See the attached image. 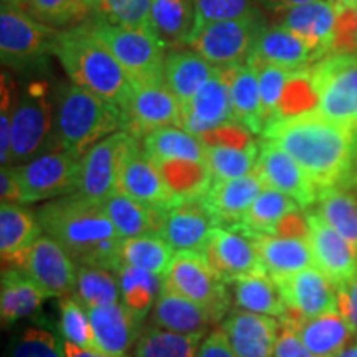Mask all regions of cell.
<instances>
[{
    "instance_id": "ee69618b",
    "label": "cell",
    "mask_w": 357,
    "mask_h": 357,
    "mask_svg": "<svg viewBox=\"0 0 357 357\" xmlns=\"http://www.w3.org/2000/svg\"><path fill=\"white\" fill-rule=\"evenodd\" d=\"M153 0H95L91 15L113 25L153 32Z\"/></svg>"
},
{
    "instance_id": "7bdbcfd3",
    "label": "cell",
    "mask_w": 357,
    "mask_h": 357,
    "mask_svg": "<svg viewBox=\"0 0 357 357\" xmlns=\"http://www.w3.org/2000/svg\"><path fill=\"white\" fill-rule=\"evenodd\" d=\"M73 296L86 310L121 303L118 275L96 266H78Z\"/></svg>"
},
{
    "instance_id": "4dcf8cb0",
    "label": "cell",
    "mask_w": 357,
    "mask_h": 357,
    "mask_svg": "<svg viewBox=\"0 0 357 357\" xmlns=\"http://www.w3.org/2000/svg\"><path fill=\"white\" fill-rule=\"evenodd\" d=\"M218 66H213L197 52L171 48L166 56L164 82L182 106L208 83Z\"/></svg>"
},
{
    "instance_id": "816d5d0a",
    "label": "cell",
    "mask_w": 357,
    "mask_h": 357,
    "mask_svg": "<svg viewBox=\"0 0 357 357\" xmlns=\"http://www.w3.org/2000/svg\"><path fill=\"white\" fill-rule=\"evenodd\" d=\"M278 321L280 331L275 346V357H316L301 341V337L291 328V324L284 319Z\"/></svg>"
},
{
    "instance_id": "f6af8a7d",
    "label": "cell",
    "mask_w": 357,
    "mask_h": 357,
    "mask_svg": "<svg viewBox=\"0 0 357 357\" xmlns=\"http://www.w3.org/2000/svg\"><path fill=\"white\" fill-rule=\"evenodd\" d=\"M26 12L43 24L66 30L86 22L91 7L86 0H29Z\"/></svg>"
},
{
    "instance_id": "277c9868",
    "label": "cell",
    "mask_w": 357,
    "mask_h": 357,
    "mask_svg": "<svg viewBox=\"0 0 357 357\" xmlns=\"http://www.w3.org/2000/svg\"><path fill=\"white\" fill-rule=\"evenodd\" d=\"M53 101L58 147L75 158L82 159L88 149L123 129L121 111L75 83L58 84Z\"/></svg>"
},
{
    "instance_id": "9a60e30c",
    "label": "cell",
    "mask_w": 357,
    "mask_h": 357,
    "mask_svg": "<svg viewBox=\"0 0 357 357\" xmlns=\"http://www.w3.org/2000/svg\"><path fill=\"white\" fill-rule=\"evenodd\" d=\"M306 220L314 268L336 288L357 276V250L316 211L307 212Z\"/></svg>"
},
{
    "instance_id": "db71d44e",
    "label": "cell",
    "mask_w": 357,
    "mask_h": 357,
    "mask_svg": "<svg viewBox=\"0 0 357 357\" xmlns=\"http://www.w3.org/2000/svg\"><path fill=\"white\" fill-rule=\"evenodd\" d=\"M199 357H238V354L231 347L225 331L220 328L205 336L202 346H200Z\"/></svg>"
},
{
    "instance_id": "7c38bea8",
    "label": "cell",
    "mask_w": 357,
    "mask_h": 357,
    "mask_svg": "<svg viewBox=\"0 0 357 357\" xmlns=\"http://www.w3.org/2000/svg\"><path fill=\"white\" fill-rule=\"evenodd\" d=\"M136 141V137L121 129L88 149L82 158L78 194L102 204L119 192L124 158Z\"/></svg>"
},
{
    "instance_id": "6da1fadb",
    "label": "cell",
    "mask_w": 357,
    "mask_h": 357,
    "mask_svg": "<svg viewBox=\"0 0 357 357\" xmlns=\"http://www.w3.org/2000/svg\"><path fill=\"white\" fill-rule=\"evenodd\" d=\"M261 136L287 151L318 190L341 187L351 169L356 134L314 109L271 121Z\"/></svg>"
},
{
    "instance_id": "603a6c76",
    "label": "cell",
    "mask_w": 357,
    "mask_h": 357,
    "mask_svg": "<svg viewBox=\"0 0 357 357\" xmlns=\"http://www.w3.org/2000/svg\"><path fill=\"white\" fill-rule=\"evenodd\" d=\"M318 61V56L301 37L283 25L265 26L250 53L248 63L273 65L284 70H306Z\"/></svg>"
},
{
    "instance_id": "3957f363",
    "label": "cell",
    "mask_w": 357,
    "mask_h": 357,
    "mask_svg": "<svg viewBox=\"0 0 357 357\" xmlns=\"http://www.w3.org/2000/svg\"><path fill=\"white\" fill-rule=\"evenodd\" d=\"M55 58L71 83L100 96L123 113L132 95V83L86 22L61 30L56 40Z\"/></svg>"
},
{
    "instance_id": "5b68a950",
    "label": "cell",
    "mask_w": 357,
    "mask_h": 357,
    "mask_svg": "<svg viewBox=\"0 0 357 357\" xmlns=\"http://www.w3.org/2000/svg\"><path fill=\"white\" fill-rule=\"evenodd\" d=\"M60 149L55 136V101L43 79L30 82L17 95L12 119L10 166H22L38 155Z\"/></svg>"
},
{
    "instance_id": "91938a15",
    "label": "cell",
    "mask_w": 357,
    "mask_h": 357,
    "mask_svg": "<svg viewBox=\"0 0 357 357\" xmlns=\"http://www.w3.org/2000/svg\"><path fill=\"white\" fill-rule=\"evenodd\" d=\"M337 357H357V342L356 344H349L344 351L341 352Z\"/></svg>"
},
{
    "instance_id": "9c48e42d",
    "label": "cell",
    "mask_w": 357,
    "mask_h": 357,
    "mask_svg": "<svg viewBox=\"0 0 357 357\" xmlns=\"http://www.w3.org/2000/svg\"><path fill=\"white\" fill-rule=\"evenodd\" d=\"M265 26L257 12L242 19L213 22L197 26L187 47L202 55L213 66L230 68L247 63L258 35Z\"/></svg>"
},
{
    "instance_id": "f546056e",
    "label": "cell",
    "mask_w": 357,
    "mask_h": 357,
    "mask_svg": "<svg viewBox=\"0 0 357 357\" xmlns=\"http://www.w3.org/2000/svg\"><path fill=\"white\" fill-rule=\"evenodd\" d=\"M229 79L234 121L247 129L250 134H263L265 131V114H263L258 71L247 63L223 68Z\"/></svg>"
},
{
    "instance_id": "9f6ffc18",
    "label": "cell",
    "mask_w": 357,
    "mask_h": 357,
    "mask_svg": "<svg viewBox=\"0 0 357 357\" xmlns=\"http://www.w3.org/2000/svg\"><path fill=\"white\" fill-rule=\"evenodd\" d=\"M266 10L271 12H284L289 10V8L303 6V3H310V2H318V0H258Z\"/></svg>"
},
{
    "instance_id": "d6a6232c",
    "label": "cell",
    "mask_w": 357,
    "mask_h": 357,
    "mask_svg": "<svg viewBox=\"0 0 357 357\" xmlns=\"http://www.w3.org/2000/svg\"><path fill=\"white\" fill-rule=\"evenodd\" d=\"M45 294L24 270H2L0 281V318L2 326L37 314L42 307Z\"/></svg>"
},
{
    "instance_id": "680465c9",
    "label": "cell",
    "mask_w": 357,
    "mask_h": 357,
    "mask_svg": "<svg viewBox=\"0 0 357 357\" xmlns=\"http://www.w3.org/2000/svg\"><path fill=\"white\" fill-rule=\"evenodd\" d=\"M341 189H346L349 192H357V134H356V144H354V154H352V162H351V169L347 172V176L342 182Z\"/></svg>"
},
{
    "instance_id": "b9f144b4",
    "label": "cell",
    "mask_w": 357,
    "mask_h": 357,
    "mask_svg": "<svg viewBox=\"0 0 357 357\" xmlns=\"http://www.w3.org/2000/svg\"><path fill=\"white\" fill-rule=\"evenodd\" d=\"M314 211L357 250V199L341 187L319 190Z\"/></svg>"
},
{
    "instance_id": "ac0fdd59",
    "label": "cell",
    "mask_w": 357,
    "mask_h": 357,
    "mask_svg": "<svg viewBox=\"0 0 357 357\" xmlns=\"http://www.w3.org/2000/svg\"><path fill=\"white\" fill-rule=\"evenodd\" d=\"M255 171L260 174L266 187L283 192L301 207L316 204L318 187L312 184L300 164L273 141L265 137L260 141V155Z\"/></svg>"
},
{
    "instance_id": "e0dca14e",
    "label": "cell",
    "mask_w": 357,
    "mask_h": 357,
    "mask_svg": "<svg viewBox=\"0 0 357 357\" xmlns=\"http://www.w3.org/2000/svg\"><path fill=\"white\" fill-rule=\"evenodd\" d=\"M202 257L225 284L235 283L250 275L265 273L252 240L238 231L222 227L212 230Z\"/></svg>"
},
{
    "instance_id": "1f68e13d",
    "label": "cell",
    "mask_w": 357,
    "mask_h": 357,
    "mask_svg": "<svg viewBox=\"0 0 357 357\" xmlns=\"http://www.w3.org/2000/svg\"><path fill=\"white\" fill-rule=\"evenodd\" d=\"M142 149L155 164L207 162L205 142L182 126H166L149 132L142 139Z\"/></svg>"
},
{
    "instance_id": "d4e9b609",
    "label": "cell",
    "mask_w": 357,
    "mask_h": 357,
    "mask_svg": "<svg viewBox=\"0 0 357 357\" xmlns=\"http://www.w3.org/2000/svg\"><path fill=\"white\" fill-rule=\"evenodd\" d=\"M280 319L291 324L316 357H337L351 344V339L356 334L339 310L323 312L314 318H298L287 311Z\"/></svg>"
},
{
    "instance_id": "f35d334b",
    "label": "cell",
    "mask_w": 357,
    "mask_h": 357,
    "mask_svg": "<svg viewBox=\"0 0 357 357\" xmlns=\"http://www.w3.org/2000/svg\"><path fill=\"white\" fill-rule=\"evenodd\" d=\"M207 334H182L151 326L142 329L132 347L134 357H199Z\"/></svg>"
},
{
    "instance_id": "ffe728a7",
    "label": "cell",
    "mask_w": 357,
    "mask_h": 357,
    "mask_svg": "<svg viewBox=\"0 0 357 357\" xmlns=\"http://www.w3.org/2000/svg\"><path fill=\"white\" fill-rule=\"evenodd\" d=\"M229 124H235L229 79L223 68H217L208 83L182 106L181 126L202 137Z\"/></svg>"
},
{
    "instance_id": "8992f818",
    "label": "cell",
    "mask_w": 357,
    "mask_h": 357,
    "mask_svg": "<svg viewBox=\"0 0 357 357\" xmlns=\"http://www.w3.org/2000/svg\"><path fill=\"white\" fill-rule=\"evenodd\" d=\"M61 30L35 19L25 8L2 3L0 8V58L6 68L19 73L37 71L55 56Z\"/></svg>"
},
{
    "instance_id": "94428289",
    "label": "cell",
    "mask_w": 357,
    "mask_h": 357,
    "mask_svg": "<svg viewBox=\"0 0 357 357\" xmlns=\"http://www.w3.org/2000/svg\"><path fill=\"white\" fill-rule=\"evenodd\" d=\"M2 3H7V6H13V7H20L25 8L29 7V0H2Z\"/></svg>"
},
{
    "instance_id": "ab89813d",
    "label": "cell",
    "mask_w": 357,
    "mask_h": 357,
    "mask_svg": "<svg viewBox=\"0 0 357 357\" xmlns=\"http://www.w3.org/2000/svg\"><path fill=\"white\" fill-rule=\"evenodd\" d=\"M116 275L121 289V303L142 321L162 291V276L137 266H121Z\"/></svg>"
},
{
    "instance_id": "74e56055",
    "label": "cell",
    "mask_w": 357,
    "mask_h": 357,
    "mask_svg": "<svg viewBox=\"0 0 357 357\" xmlns=\"http://www.w3.org/2000/svg\"><path fill=\"white\" fill-rule=\"evenodd\" d=\"M236 310L265 314L280 319L287 312V305L275 280L266 273L250 275L234 283Z\"/></svg>"
},
{
    "instance_id": "8fae6325",
    "label": "cell",
    "mask_w": 357,
    "mask_h": 357,
    "mask_svg": "<svg viewBox=\"0 0 357 357\" xmlns=\"http://www.w3.org/2000/svg\"><path fill=\"white\" fill-rule=\"evenodd\" d=\"M162 280L169 291L211 307L223 318L229 314L231 300L225 283L199 253H176Z\"/></svg>"
},
{
    "instance_id": "2e32d148",
    "label": "cell",
    "mask_w": 357,
    "mask_h": 357,
    "mask_svg": "<svg viewBox=\"0 0 357 357\" xmlns=\"http://www.w3.org/2000/svg\"><path fill=\"white\" fill-rule=\"evenodd\" d=\"M119 192L159 212H167L178 204L162 172L144 153L139 139L134 142L124 158L119 176Z\"/></svg>"
},
{
    "instance_id": "83f0119b",
    "label": "cell",
    "mask_w": 357,
    "mask_h": 357,
    "mask_svg": "<svg viewBox=\"0 0 357 357\" xmlns=\"http://www.w3.org/2000/svg\"><path fill=\"white\" fill-rule=\"evenodd\" d=\"M250 240L255 245L265 273L275 281L314 266L310 243L303 236L260 235Z\"/></svg>"
},
{
    "instance_id": "e7e4bbea",
    "label": "cell",
    "mask_w": 357,
    "mask_h": 357,
    "mask_svg": "<svg viewBox=\"0 0 357 357\" xmlns=\"http://www.w3.org/2000/svg\"><path fill=\"white\" fill-rule=\"evenodd\" d=\"M86 2L89 3V7H91V8H93V6H95V0H86Z\"/></svg>"
},
{
    "instance_id": "6125c7cd",
    "label": "cell",
    "mask_w": 357,
    "mask_h": 357,
    "mask_svg": "<svg viewBox=\"0 0 357 357\" xmlns=\"http://www.w3.org/2000/svg\"><path fill=\"white\" fill-rule=\"evenodd\" d=\"M342 7H346L347 10L357 12V0H339Z\"/></svg>"
},
{
    "instance_id": "f907efd6",
    "label": "cell",
    "mask_w": 357,
    "mask_h": 357,
    "mask_svg": "<svg viewBox=\"0 0 357 357\" xmlns=\"http://www.w3.org/2000/svg\"><path fill=\"white\" fill-rule=\"evenodd\" d=\"M197 26L213 24V22L242 19L255 13L253 0H194Z\"/></svg>"
},
{
    "instance_id": "6f0895ef",
    "label": "cell",
    "mask_w": 357,
    "mask_h": 357,
    "mask_svg": "<svg viewBox=\"0 0 357 357\" xmlns=\"http://www.w3.org/2000/svg\"><path fill=\"white\" fill-rule=\"evenodd\" d=\"M63 346H65V357H128V356H111L102 351H95V349H83V347L71 344V342L65 341V339H63Z\"/></svg>"
},
{
    "instance_id": "30bf717a",
    "label": "cell",
    "mask_w": 357,
    "mask_h": 357,
    "mask_svg": "<svg viewBox=\"0 0 357 357\" xmlns=\"http://www.w3.org/2000/svg\"><path fill=\"white\" fill-rule=\"evenodd\" d=\"M15 169L20 178L24 205L35 204L78 192L82 159L63 149H55Z\"/></svg>"
},
{
    "instance_id": "60d3db41",
    "label": "cell",
    "mask_w": 357,
    "mask_h": 357,
    "mask_svg": "<svg viewBox=\"0 0 357 357\" xmlns=\"http://www.w3.org/2000/svg\"><path fill=\"white\" fill-rule=\"evenodd\" d=\"M174 255L176 252L159 234L124 238L119 247L121 266H137L159 276L166 275Z\"/></svg>"
},
{
    "instance_id": "d590c367",
    "label": "cell",
    "mask_w": 357,
    "mask_h": 357,
    "mask_svg": "<svg viewBox=\"0 0 357 357\" xmlns=\"http://www.w3.org/2000/svg\"><path fill=\"white\" fill-rule=\"evenodd\" d=\"M153 32L171 50L187 45L197 25L194 0H153Z\"/></svg>"
},
{
    "instance_id": "bcb514c9",
    "label": "cell",
    "mask_w": 357,
    "mask_h": 357,
    "mask_svg": "<svg viewBox=\"0 0 357 357\" xmlns=\"http://www.w3.org/2000/svg\"><path fill=\"white\" fill-rule=\"evenodd\" d=\"M252 65V63H250ZM258 71V83H260V95L265 114V128L278 116L288 89L293 79L296 78L298 71L284 70L273 65H253Z\"/></svg>"
},
{
    "instance_id": "44dd1931",
    "label": "cell",
    "mask_w": 357,
    "mask_h": 357,
    "mask_svg": "<svg viewBox=\"0 0 357 357\" xmlns=\"http://www.w3.org/2000/svg\"><path fill=\"white\" fill-rule=\"evenodd\" d=\"M287 311L298 318H314L323 312L337 310L336 287L318 268H307L275 281Z\"/></svg>"
},
{
    "instance_id": "f5cc1de1",
    "label": "cell",
    "mask_w": 357,
    "mask_h": 357,
    "mask_svg": "<svg viewBox=\"0 0 357 357\" xmlns=\"http://www.w3.org/2000/svg\"><path fill=\"white\" fill-rule=\"evenodd\" d=\"M337 291V310L349 323L352 331L357 334V276L347 281L344 284H339Z\"/></svg>"
},
{
    "instance_id": "484cf974",
    "label": "cell",
    "mask_w": 357,
    "mask_h": 357,
    "mask_svg": "<svg viewBox=\"0 0 357 357\" xmlns=\"http://www.w3.org/2000/svg\"><path fill=\"white\" fill-rule=\"evenodd\" d=\"M43 235L37 213L20 204L0 205V257L2 270H20L32 245Z\"/></svg>"
},
{
    "instance_id": "ba28073f",
    "label": "cell",
    "mask_w": 357,
    "mask_h": 357,
    "mask_svg": "<svg viewBox=\"0 0 357 357\" xmlns=\"http://www.w3.org/2000/svg\"><path fill=\"white\" fill-rule=\"evenodd\" d=\"M314 111L357 134V52L324 56L310 68Z\"/></svg>"
},
{
    "instance_id": "4316f807",
    "label": "cell",
    "mask_w": 357,
    "mask_h": 357,
    "mask_svg": "<svg viewBox=\"0 0 357 357\" xmlns=\"http://www.w3.org/2000/svg\"><path fill=\"white\" fill-rule=\"evenodd\" d=\"M100 351L111 356H128L139 337L141 321L123 303L88 310Z\"/></svg>"
},
{
    "instance_id": "f1b7e54d",
    "label": "cell",
    "mask_w": 357,
    "mask_h": 357,
    "mask_svg": "<svg viewBox=\"0 0 357 357\" xmlns=\"http://www.w3.org/2000/svg\"><path fill=\"white\" fill-rule=\"evenodd\" d=\"M220 319H223V316L211 307L187 300V298L169 291L166 288H162L158 301L153 306L154 326L174 333H207V329L217 324Z\"/></svg>"
},
{
    "instance_id": "681fc988",
    "label": "cell",
    "mask_w": 357,
    "mask_h": 357,
    "mask_svg": "<svg viewBox=\"0 0 357 357\" xmlns=\"http://www.w3.org/2000/svg\"><path fill=\"white\" fill-rule=\"evenodd\" d=\"M13 78L2 71L0 78V164L2 167L10 166L12 158V119L19 91H15Z\"/></svg>"
},
{
    "instance_id": "7dc6e473",
    "label": "cell",
    "mask_w": 357,
    "mask_h": 357,
    "mask_svg": "<svg viewBox=\"0 0 357 357\" xmlns=\"http://www.w3.org/2000/svg\"><path fill=\"white\" fill-rule=\"evenodd\" d=\"M60 333L71 344L100 351L88 310L75 300L73 294L60 298Z\"/></svg>"
},
{
    "instance_id": "cb8c5ba5",
    "label": "cell",
    "mask_w": 357,
    "mask_h": 357,
    "mask_svg": "<svg viewBox=\"0 0 357 357\" xmlns=\"http://www.w3.org/2000/svg\"><path fill=\"white\" fill-rule=\"evenodd\" d=\"M222 329L238 357H275L280 331L276 318L235 310L225 316Z\"/></svg>"
},
{
    "instance_id": "c3c4849f",
    "label": "cell",
    "mask_w": 357,
    "mask_h": 357,
    "mask_svg": "<svg viewBox=\"0 0 357 357\" xmlns=\"http://www.w3.org/2000/svg\"><path fill=\"white\" fill-rule=\"evenodd\" d=\"M7 357H65L63 339L50 329L24 328L13 334L7 347Z\"/></svg>"
},
{
    "instance_id": "e575fe53",
    "label": "cell",
    "mask_w": 357,
    "mask_h": 357,
    "mask_svg": "<svg viewBox=\"0 0 357 357\" xmlns=\"http://www.w3.org/2000/svg\"><path fill=\"white\" fill-rule=\"evenodd\" d=\"M102 208L123 240L151 234L160 235L162 230L164 212L147 207L123 192H116L105 200Z\"/></svg>"
},
{
    "instance_id": "be15d7a7",
    "label": "cell",
    "mask_w": 357,
    "mask_h": 357,
    "mask_svg": "<svg viewBox=\"0 0 357 357\" xmlns=\"http://www.w3.org/2000/svg\"><path fill=\"white\" fill-rule=\"evenodd\" d=\"M354 43H356V50H357V12H356V35H354Z\"/></svg>"
},
{
    "instance_id": "d6986e66",
    "label": "cell",
    "mask_w": 357,
    "mask_h": 357,
    "mask_svg": "<svg viewBox=\"0 0 357 357\" xmlns=\"http://www.w3.org/2000/svg\"><path fill=\"white\" fill-rule=\"evenodd\" d=\"M265 187L266 184L260 174L253 171L248 176L231 181H212L199 202L211 215L215 227L234 230Z\"/></svg>"
},
{
    "instance_id": "8d00e7d4",
    "label": "cell",
    "mask_w": 357,
    "mask_h": 357,
    "mask_svg": "<svg viewBox=\"0 0 357 357\" xmlns=\"http://www.w3.org/2000/svg\"><path fill=\"white\" fill-rule=\"evenodd\" d=\"M205 151L213 181H231L255 171L260 155V141L212 142L205 144Z\"/></svg>"
},
{
    "instance_id": "7402d4cb",
    "label": "cell",
    "mask_w": 357,
    "mask_h": 357,
    "mask_svg": "<svg viewBox=\"0 0 357 357\" xmlns=\"http://www.w3.org/2000/svg\"><path fill=\"white\" fill-rule=\"evenodd\" d=\"M215 223L199 200L177 204L164 212L160 235L176 253L202 255Z\"/></svg>"
},
{
    "instance_id": "7a4b0ae2",
    "label": "cell",
    "mask_w": 357,
    "mask_h": 357,
    "mask_svg": "<svg viewBox=\"0 0 357 357\" xmlns=\"http://www.w3.org/2000/svg\"><path fill=\"white\" fill-rule=\"evenodd\" d=\"M37 218L45 234L55 238L78 266L119 271L123 238L106 215L102 204L75 192L42 205Z\"/></svg>"
},
{
    "instance_id": "11a10c76",
    "label": "cell",
    "mask_w": 357,
    "mask_h": 357,
    "mask_svg": "<svg viewBox=\"0 0 357 357\" xmlns=\"http://www.w3.org/2000/svg\"><path fill=\"white\" fill-rule=\"evenodd\" d=\"M0 197H2V204L24 205V194H22L20 178L15 166L2 167L0 171Z\"/></svg>"
},
{
    "instance_id": "836d02e7",
    "label": "cell",
    "mask_w": 357,
    "mask_h": 357,
    "mask_svg": "<svg viewBox=\"0 0 357 357\" xmlns=\"http://www.w3.org/2000/svg\"><path fill=\"white\" fill-rule=\"evenodd\" d=\"M301 205L294 202L283 192L265 187L255 199L252 207L245 212L242 220L235 227L234 231H238L248 238H255L260 235H275L276 229L289 213L298 212Z\"/></svg>"
},
{
    "instance_id": "5bb4252c",
    "label": "cell",
    "mask_w": 357,
    "mask_h": 357,
    "mask_svg": "<svg viewBox=\"0 0 357 357\" xmlns=\"http://www.w3.org/2000/svg\"><path fill=\"white\" fill-rule=\"evenodd\" d=\"M20 270L35 281L45 298H63L73 293L78 265L55 238L45 234L30 247Z\"/></svg>"
},
{
    "instance_id": "4fadbf2b",
    "label": "cell",
    "mask_w": 357,
    "mask_h": 357,
    "mask_svg": "<svg viewBox=\"0 0 357 357\" xmlns=\"http://www.w3.org/2000/svg\"><path fill=\"white\" fill-rule=\"evenodd\" d=\"M182 105L166 82L132 84V95L123 109V131L136 139L166 126H181Z\"/></svg>"
},
{
    "instance_id": "52a82bcc",
    "label": "cell",
    "mask_w": 357,
    "mask_h": 357,
    "mask_svg": "<svg viewBox=\"0 0 357 357\" xmlns=\"http://www.w3.org/2000/svg\"><path fill=\"white\" fill-rule=\"evenodd\" d=\"M86 24L113 53L132 84L164 82L169 48L154 33L113 25L93 15Z\"/></svg>"
}]
</instances>
